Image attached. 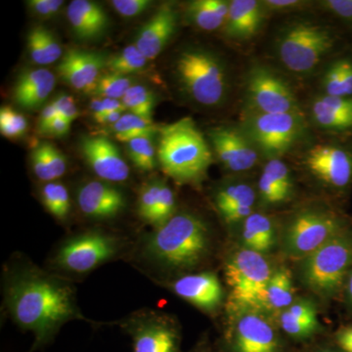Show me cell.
Wrapping results in <instances>:
<instances>
[{
  "label": "cell",
  "instance_id": "cell-44",
  "mask_svg": "<svg viewBox=\"0 0 352 352\" xmlns=\"http://www.w3.org/2000/svg\"><path fill=\"white\" fill-rule=\"evenodd\" d=\"M32 168L34 175L39 180L44 182H53L55 180L54 175L51 171L50 162L46 157L43 143H41L32 152L31 155Z\"/></svg>",
  "mask_w": 352,
  "mask_h": 352
},
{
  "label": "cell",
  "instance_id": "cell-26",
  "mask_svg": "<svg viewBox=\"0 0 352 352\" xmlns=\"http://www.w3.org/2000/svg\"><path fill=\"white\" fill-rule=\"evenodd\" d=\"M318 94L352 97V47L333 58L319 74Z\"/></svg>",
  "mask_w": 352,
  "mask_h": 352
},
{
  "label": "cell",
  "instance_id": "cell-33",
  "mask_svg": "<svg viewBox=\"0 0 352 352\" xmlns=\"http://www.w3.org/2000/svg\"><path fill=\"white\" fill-rule=\"evenodd\" d=\"M159 129L160 126L153 120L145 119L129 112L124 113L119 122L113 126L116 138L124 143L140 136H155Z\"/></svg>",
  "mask_w": 352,
  "mask_h": 352
},
{
  "label": "cell",
  "instance_id": "cell-53",
  "mask_svg": "<svg viewBox=\"0 0 352 352\" xmlns=\"http://www.w3.org/2000/svg\"><path fill=\"white\" fill-rule=\"evenodd\" d=\"M346 293L347 302H349V305L352 309V268L351 270L349 271V275H347L346 281Z\"/></svg>",
  "mask_w": 352,
  "mask_h": 352
},
{
  "label": "cell",
  "instance_id": "cell-13",
  "mask_svg": "<svg viewBox=\"0 0 352 352\" xmlns=\"http://www.w3.org/2000/svg\"><path fill=\"white\" fill-rule=\"evenodd\" d=\"M208 138L215 156L229 173H248L263 159L240 126L214 127L208 131Z\"/></svg>",
  "mask_w": 352,
  "mask_h": 352
},
{
  "label": "cell",
  "instance_id": "cell-16",
  "mask_svg": "<svg viewBox=\"0 0 352 352\" xmlns=\"http://www.w3.org/2000/svg\"><path fill=\"white\" fill-rule=\"evenodd\" d=\"M80 148L87 163L103 182H124L129 178V164L111 139L104 135L83 136Z\"/></svg>",
  "mask_w": 352,
  "mask_h": 352
},
{
  "label": "cell",
  "instance_id": "cell-38",
  "mask_svg": "<svg viewBox=\"0 0 352 352\" xmlns=\"http://www.w3.org/2000/svg\"><path fill=\"white\" fill-rule=\"evenodd\" d=\"M315 9L339 25L352 38V0H319Z\"/></svg>",
  "mask_w": 352,
  "mask_h": 352
},
{
  "label": "cell",
  "instance_id": "cell-47",
  "mask_svg": "<svg viewBox=\"0 0 352 352\" xmlns=\"http://www.w3.org/2000/svg\"><path fill=\"white\" fill-rule=\"evenodd\" d=\"M52 104L56 109L58 115L68 120L71 124L74 120L78 119V116H80L75 99L71 95L60 94L52 102Z\"/></svg>",
  "mask_w": 352,
  "mask_h": 352
},
{
  "label": "cell",
  "instance_id": "cell-6",
  "mask_svg": "<svg viewBox=\"0 0 352 352\" xmlns=\"http://www.w3.org/2000/svg\"><path fill=\"white\" fill-rule=\"evenodd\" d=\"M175 74L183 91L204 107H219L230 92V73L226 61L203 47H189L178 54Z\"/></svg>",
  "mask_w": 352,
  "mask_h": 352
},
{
  "label": "cell",
  "instance_id": "cell-49",
  "mask_svg": "<svg viewBox=\"0 0 352 352\" xmlns=\"http://www.w3.org/2000/svg\"><path fill=\"white\" fill-rule=\"evenodd\" d=\"M69 129H71V122L58 116L51 122L50 126L46 127L43 133L50 134V135L56 136V138H62V136L69 133Z\"/></svg>",
  "mask_w": 352,
  "mask_h": 352
},
{
  "label": "cell",
  "instance_id": "cell-52",
  "mask_svg": "<svg viewBox=\"0 0 352 352\" xmlns=\"http://www.w3.org/2000/svg\"><path fill=\"white\" fill-rule=\"evenodd\" d=\"M124 113L126 112H122V111H113V112H106L94 118L95 122H98V124H110V126H113V124H117V122H119V120Z\"/></svg>",
  "mask_w": 352,
  "mask_h": 352
},
{
  "label": "cell",
  "instance_id": "cell-1",
  "mask_svg": "<svg viewBox=\"0 0 352 352\" xmlns=\"http://www.w3.org/2000/svg\"><path fill=\"white\" fill-rule=\"evenodd\" d=\"M6 303L14 321L36 337L30 352L50 344L67 322L83 319L71 286L36 268H25L11 277Z\"/></svg>",
  "mask_w": 352,
  "mask_h": 352
},
{
  "label": "cell",
  "instance_id": "cell-28",
  "mask_svg": "<svg viewBox=\"0 0 352 352\" xmlns=\"http://www.w3.org/2000/svg\"><path fill=\"white\" fill-rule=\"evenodd\" d=\"M230 1L226 0H194L187 4L185 18L190 24L206 32L223 29Z\"/></svg>",
  "mask_w": 352,
  "mask_h": 352
},
{
  "label": "cell",
  "instance_id": "cell-45",
  "mask_svg": "<svg viewBox=\"0 0 352 352\" xmlns=\"http://www.w3.org/2000/svg\"><path fill=\"white\" fill-rule=\"evenodd\" d=\"M111 3L120 15L127 18L141 15L152 6L150 0H113Z\"/></svg>",
  "mask_w": 352,
  "mask_h": 352
},
{
  "label": "cell",
  "instance_id": "cell-41",
  "mask_svg": "<svg viewBox=\"0 0 352 352\" xmlns=\"http://www.w3.org/2000/svg\"><path fill=\"white\" fill-rule=\"evenodd\" d=\"M28 131V120L11 107L0 109V132L7 138H19Z\"/></svg>",
  "mask_w": 352,
  "mask_h": 352
},
{
  "label": "cell",
  "instance_id": "cell-8",
  "mask_svg": "<svg viewBox=\"0 0 352 352\" xmlns=\"http://www.w3.org/2000/svg\"><path fill=\"white\" fill-rule=\"evenodd\" d=\"M351 268L352 227L349 226L303 259L300 275L308 289L323 298H331L346 285Z\"/></svg>",
  "mask_w": 352,
  "mask_h": 352
},
{
  "label": "cell",
  "instance_id": "cell-9",
  "mask_svg": "<svg viewBox=\"0 0 352 352\" xmlns=\"http://www.w3.org/2000/svg\"><path fill=\"white\" fill-rule=\"evenodd\" d=\"M349 226L351 222L346 217L335 208H303L287 223L285 252L289 256L305 259Z\"/></svg>",
  "mask_w": 352,
  "mask_h": 352
},
{
  "label": "cell",
  "instance_id": "cell-2",
  "mask_svg": "<svg viewBox=\"0 0 352 352\" xmlns=\"http://www.w3.org/2000/svg\"><path fill=\"white\" fill-rule=\"evenodd\" d=\"M352 47V38L327 17L307 14L289 16L274 32L272 51L286 73L307 80L344 51Z\"/></svg>",
  "mask_w": 352,
  "mask_h": 352
},
{
  "label": "cell",
  "instance_id": "cell-40",
  "mask_svg": "<svg viewBox=\"0 0 352 352\" xmlns=\"http://www.w3.org/2000/svg\"><path fill=\"white\" fill-rule=\"evenodd\" d=\"M268 17L274 15L294 16L314 10L315 1L308 0H261Z\"/></svg>",
  "mask_w": 352,
  "mask_h": 352
},
{
  "label": "cell",
  "instance_id": "cell-4",
  "mask_svg": "<svg viewBox=\"0 0 352 352\" xmlns=\"http://www.w3.org/2000/svg\"><path fill=\"white\" fill-rule=\"evenodd\" d=\"M210 245L208 227L195 214L173 215L147 241L146 254L168 268L193 267L205 258Z\"/></svg>",
  "mask_w": 352,
  "mask_h": 352
},
{
  "label": "cell",
  "instance_id": "cell-37",
  "mask_svg": "<svg viewBox=\"0 0 352 352\" xmlns=\"http://www.w3.org/2000/svg\"><path fill=\"white\" fill-rule=\"evenodd\" d=\"M153 138L155 136H140L126 143L131 161L138 170L151 171L156 166L157 149Z\"/></svg>",
  "mask_w": 352,
  "mask_h": 352
},
{
  "label": "cell",
  "instance_id": "cell-19",
  "mask_svg": "<svg viewBox=\"0 0 352 352\" xmlns=\"http://www.w3.org/2000/svg\"><path fill=\"white\" fill-rule=\"evenodd\" d=\"M179 22V11L175 4L166 2L139 30L134 45L148 60L156 59L175 36Z\"/></svg>",
  "mask_w": 352,
  "mask_h": 352
},
{
  "label": "cell",
  "instance_id": "cell-10",
  "mask_svg": "<svg viewBox=\"0 0 352 352\" xmlns=\"http://www.w3.org/2000/svg\"><path fill=\"white\" fill-rule=\"evenodd\" d=\"M245 112L305 113L295 89L277 69L263 63L252 64L245 74Z\"/></svg>",
  "mask_w": 352,
  "mask_h": 352
},
{
  "label": "cell",
  "instance_id": "cell-18",
  "mask_svg": "<svg viewBox=\"0 0 352 352\" xmlns=\"http://www.w3.org/2000/svg\"><path fill=\"white\" fill-rule=\"evenodd\" d=\"M231 346L233 352H281L276 331L256 311L241 315L234 328Z\"/></svg>",
  "mask_w": 352,
  "mask_h": 352
},
{
  "label": "cell",
  "instance_id": "cell-34",
  "mask_svg": "<svg viewBox=\"0 0 352 352\" xmlns=\"http://www.w3.org/2000/svg\"><path fill=\"white\" fill-rule=\"evenodd\" d=\"M148 61L135 45H129L117 54L107 57L106 69L111 73L127 76L144 69Z\"/></svg>",
  "mask_w": 352,
  "mask_h": 352
},
{
  "label": "cell",
  "instance_id": "cell-7",
  "mask_svg": "<svg viewBox=\"0 0 352 352\" xmlns=\"http://www.w3.org/2000/svg\"><path fill=\"white\" fill-rule=\"evenodd\" d=\"M240 126L263 159H283L311 138L305 113L244 112Z\"/></svg>",
  "mask_w": 352,
  "mask_h": 352
},
{
  "label": "cell",
  "instance_id": "cell-17",
  "mask_svg": "<svg viewBox=\"0 0 352 352\" xmlns=\"http://www.w3.org/2000/svg\"><path fill=\"white\" fill-rule=\"evenodd\" d=\"M133 352H179V335L170 322L154 314L138 317L126 325Z\"/></svg>",
  "mask_w": 352,
  "mask_h": 352
},
{
  "label": "cell",
  "instance_id": "cell-29",
  "mask_svg": "<svg viewBox=\"0 0 352 352\" xmlns=\"http://www.w3.org/2000/svg\"><path fill=\"white\" fill-rule=\"evenodd\" d=\"M242 238L245 249L261 254L270 251L275 243V228L272 219L261 212H252L243 222Z\"/></svg>",
  "mask_w": 352,
  "mask_h": 352
},
{
  "label": "cell",
  "instance_id": "cell-14",
  "mask_svg": "<svg viewBox=\"0 0 352 352\" xmlns=\"http://www.w3.org/2000/svg\"><path fill=\"white\" fill-rule=\"evenodd\" d=\"M310 126L327 135L352 134V97L317 94L305 109Z\"/></svg>",
  "mask_w": 352,
  "mask_h": 352
},
{
  "label": "cell",
  "instance_id": "cell-31",
  "mask_svg": "<svg viewBox=\"0 0 352 352\" xmlns=\"http://www.w3.org/2000/svg\"><path fill=\"white\" fill-rule=\"evenodd\" d=\"M256 191L250 183L230 182L222 185L215 194V205L222 217L236 208L254 207Z\"/></svg>",
  "mask_w": 352,
  "mask_h": 352
},
{
  "label": "cell",
  "instance_id": "cell-30",
  "mask_svg": "<svg viewBox=\"0 0 352 352\" xmlns=\"http://www.w3.org/2000/svg\"><path fill=\"white\" fill-rule=\"evenodd\" d=\"M28 50L32 62L41 66L55 63L63 56L61 44L43 25H36L28 34Z\"/></svg>",
  "mask_w": 352,
  "mask_h": 352
},
{
  "label": "cell",
  "instance_id": "cell-15",
  "mask_svg": "<svg viewBox=\"0 0 352 352\" xmlns=\"http://www.w3.org/2000/svg\"><path fill=\"white\" fill-rule=\"evenodd\" d=\"M107 57L94 51L69 48L57 66L63 82L78 91L94 94L97 82L106 68Z\"/></svg>",
  "mask_w": 352,
  "mask_h": 352
},
{
  "label": "cell",
  "instance_id": "cell-21",
  "mask_svg": "<svg viewBox=\"0 0 352 352\" xmlns=\"http://www.w3.org/2000/svg\"><path fill=\"white\" fill-rule=\"evenodd\" d=\"M78 204L88 217L107 219L117 217L126 208V198L120 190L110 183L94 180L78 189Z\"/></svg>",
  "mask_w": 352,
  "mask_h": 352
},
{
  "label": "cell",
  "instance_id": "cell-32",
  "mask_svg": "<svg viewBox=\"0 0 352 352\" xmlns=\"http://www.w3.org/2000/svg\"><path fill=\"white\" fill-rule=\"evenodd\" d=\"M293 302L294 288L291 272L287 268H281L273 273L261 308L270 311H284Z\"/></svg>",
  "mask_w": 352,
  "mask_h": 352
},
{
  "label": "cell",
  "instance_id": "cell-48",
  "mask_svg": "<svg viewBox=\"0 0 352 352\" xmlns=\"http://www.w3.org/2000/svg\"><path fill=\"white\" fill-rule=\"evenodd\" d=\"M64 3L61 0H31L28 2V6L36 15L50 18L59 12Z\"/></svg>",
  "mask_w": 352,
  "mask_h": 352
},
{
  "label": "cell",
  "instance_id": "cell-24",
  "mask_svg": "<svg viewBox=\"0 0 352 352\" xmlns=\"http://www.w3.org/2000/svg\"><path fill=\"white\" fill-rule=\"evenodd\" d=\"M56 85L54 74L46 69L25 72L14 87V100L27 110L38 108L48 98Z\"/></svg>",
  "mask_w": 352,
  "mask_h": 352
},
{
  "label": "cell",
  "instance_id": "cell-36",
  "mask_svg": "<svg viewBox=\"0 0 352 352\" xmlns=\"http://www.w3.org/2000/svg\"><path fill=\"white\" fill-rule=\"evenodd\" d=\"M41 199L46 210L53 217L62 220L68 217L71 200L68 189L60 182H48L41 189Z\"/></svg>",
  "mask_w": 352,
  "mask_h": 352
},
{
  "label": "cell",
  "instance_id": "cell-23",
  "mask_svg": "<svg viewBox=\"0 0 352 352\" xmlns=\"http://www.w3.org/2000/svg\"><path fill=\"white\" fill-rule=\"evenodd\" d=\"M294 191L293 175L283 159L267 160L259 176L258 193L264 205L286 203Z\"/></svg>",
  "mask_w": 352,
  "mask_h": 352
},
{
  "label": "cell",
  "instance_id": "cell-22",
  "mask_svg": "<svg viewBox=\"0 0 352 352\" xmlns=\"http://www.w3.org/2000/svg\"><path fill=\"white\" fill-rule=\"evenodd\" d=\"M173 289L183 300L208 311L219 307L223 298L221 284L212 273L186 275L176 280Z\"/></svg>",
  "mask_w": 352,
  "mask_h": 352
},
{
  "label": "cell",
  "instance_id": "cell-3",
  "mask_svg": "<svg viewBox=\"0 0 352 352\" xmlns=\"http://www.w3.org/2000/svg\"><path fill=\"white\" fill-rule=\"evenodd\" d=\"M157 133V160L168 177L194 184L207 175L214 152L191 118L160 126Z\"/></svg>",
  "mask_w": 352,
  "mask_h": 352
},
{
  "label": "cell",
  "instance_id": "cell-50",
  "mask_svg": "<svg viewBox=\"0 0 352 352\" xmlns=\"http://www.w3.org/2000/svg\"><path fill=\"white\" fill-rule=\"evenodd\" d=\"M336 344L342 352H352V326L340 329L336 333Z\"/></svg>",
  "mask_w": 352,
  "mask_h": 352
},
{
  "label": "cell",
  "instance_id": "cell-25",
  "mask_svg": "<svg viewBox=\"0 0 352 352\" xmlns=\"http://www.w3.org/2000/svg\"><path fill=\"white\" fill-rule=\"evenodd\" d=\"M68 19L76 36L80 39L99 38L109 24L103 7L89 0L72 1L68 7Z\"/></svg>",
  "mask_w": 352,
  "mask_h": 352
},
{
  "label": "cell",
  "instance_id": "cell-5",
  "mask_svg": "<svg viewBox=\"0 0 352 352\" xmlns=\"http://www.w3.org/2000/svg\"><path fill=\"white\" fill-rule=\"evenodd\" d=\"M298 166L324 189L338 196L349 193L352 186V134L310 138L292 153Z\"/></svg>",
  "mask_w": 352,
  "mask_h": 352
},
{
  "label": "cell",
  "instance_id": "cell-11",
  "mask_svg": "<svg viewBox=\"0 0 352 352\" xmlns=\"http://www.w3.org/2000/svg\"><path fill=\"white\" fill-rule=\"evenodd\" d=\"M226 281L231 300L241 308L263 307L264 296L273 272L261 252L243 249L236 252L226 264Z\"/></svg>",
  "mask_w": 352,
  "mask_h": 352
},
{
  "label": "cell",
  "instance_id": "cell-20",
  "mask_svg": "<svg viewBox=\"0 0 352 352\" xmlns=\"http://www.w3.org/2000/svg\"><path fill=\"white\" fill-rule=\"evenodd\" d=\"M268 18L261 0H232L222 30L230 41L248 43L258 36Z\"/></svg>",
  "mask_w": 352,
  "mask_h": 352
},
{
  "label": "cell",
  "instance_id": "cell-54",
  "mask_svg": "<svg viewBox=\"0 0 352 352\" xmlns=\"http://www.w3.org/2000/svg\"><path fill=\"white\" fill-rule=\"evenodd\" d=\"M314 352H342V351H340V349H338V347H335V349H333V347H326V349H317V351H315Z\"/></svg>",
  "mask_w": 352,
  "mask_h": 352
},
{
  "label": "cell",
  "instance_id": "cell-42",
  "mask_svg": "<svg viewBox=\"0 0 352 352\" xmlns=\"http://www.w3.org/2000/svg\"><path fill=\"white\" fill-rule=\"evenodd\" d=\"M162 182L147 183L141 189L138 199V214L144 221L152 224L156 214Z\"/></svg>",
  "mask_w": 352,
  "mask_h": 352
},
{
  "label": "cell",
  "instance_id": "cell-43",
  "mask_svg": "<svg viewBox=\"0 0 352 352\" xmlns=\"http://www.w3.org/2000/svg\"><path fill=\"white\" fill-rule=\"evenodd\" d=\"M175 194H173V191L170 186H168L166 183L162 182L153 226L156 228L163 226L175 215Z\"/></svg>",
  "mask_w": 352,
  "mask_h": 352
},
{
  "label": "cell",
  "instance_id": "cell-27",
  "mask_svg": "<svg viewBox=\"0 0 352 352\" xmlns=\"http://www.w3.org/2000/svg\"><path fill=\"white\" fill-rule=\"evenodd\" d=\"M280 326L294 339L305 340L314 336L320 326L314 303L305 300L292 303L282 312Z\"/></svg>",
  "mask_w": 352,
  "mask_h": 352
},
{
  "label": "cell",
  "instance_id": "cell-51",
  "mask_svg": "<svg viewBox=\"0 0 352 352\" xmlns=\"http://www.w3.org/2000/svg\"><path fill=\"white\" fill-rule=\"evenodd\" d=\"M58 113L56 109H55L53 104L51 103L50 105L46 106L45 108L41 111V115H39L38 119V127L41 132L45 131L46 127L50 126L51 122L58 117Z\"/></svg>",
  "mask_w": 352,
  "mask_h": 352
},
{
  "label": "cell",
  "instance_id": "cell-39",
  "mask_svg": "<svg viewBox=\"0 0 352 352\" xmlns=\"http://www.w3.org/2000/svg\"><path fill=\"white\" fill-rule=\"evenodd\" d=\"M133 85L131 78L126 76L106 72L102 74L97 82L94 94L100 98H112L122 100L127 90Z\"/></svg>",
  "mask_w": 352,
  "mask_h": 352
},
{
  "label": "cell",
  "instance_id": "cell-12",
  "mask_svg": "<svg viewBox=\"0 0 352 352\" xmlns=\"http://www.w3.org/2000/svg\"><path fill=\"white\" fill-rule=\"evenodd\" d=\"M117 249V242L111 236L100 232L82 234L62 245L55 263L69 272L85 273L112 258Z\"/></svg>",
  "mask_w": 352,
  "mask_h": 352
},
{
  "label": "cell",
  "instance_id": "cell-46",
  "mask_svg": "<svg viewBox=\"0 0 352 352\" xmlns=\"http://www.w3.org/2000/svg\"><path fill=\"white\" fill-rule=\"evenodd\" d=\"M43 146L46 157H47L48 162H50L51 171H52L55 180H56L66 173V157L64 156L63 153L58 150L54 145L50 144V143L43 142Z\"/></svg>",
  "mask_w": 352,
  "mask_h": 352
},
{
  "label": "cell",
  "instance_id": "cell-35",
  "mask_svg": "<svg viewBox=\"0 0 352 352\" xmlns=\"http://www.w3.org/2000/svg\"><path fill=\"white\" fill-rule=\"evenodd\" d=\"M156 101V95L154 92L144 85H132L122 99L126 111L149 120H152Z\"/></svg>",
  "mask_w": 352,
  "mask_h": 352
}]
</instances>
